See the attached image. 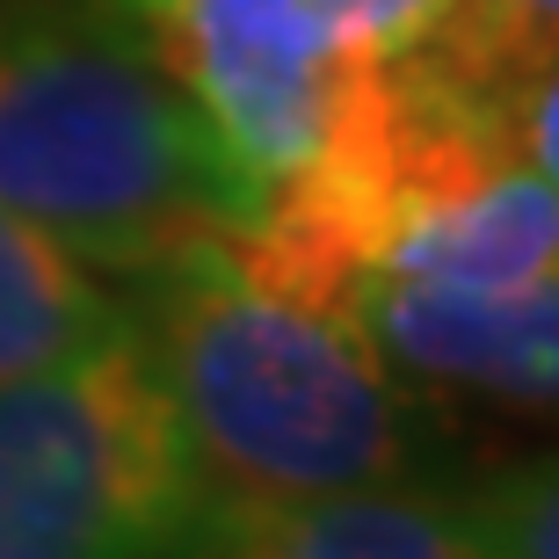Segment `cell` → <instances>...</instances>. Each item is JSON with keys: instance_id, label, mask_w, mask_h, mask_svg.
<instances>
[{"instance_id": "6da1fadb", "label": "cell", "mask_w": 559, "mask_h": 559, "mask_svg": "<svg viewBox=\"0 0 559 559\" xmlns=\"http://www.w3.org/2000/svg\"><path fill=\"white\" fill-rule=\"evenodd\" d=\"M124 312L204 495L298 501L436 479L415 407L364 328L270 284L226 233L131 270Z\"/></svg>"}, {"instance_id": "7a4b0ae2", "label": "cell", "mask_w": 559, "mask_h": 559, "mask_svg": "<svg viewBox=\"0 0 559 559\" xmlns=\"http://www.w3.org/2000/svg\"><path fill=\"white\" fill-rule=\"evenodd\" d=\"M270 182L131 44L44 0H0V204L66 254L131 276L248 233Z\"/></svg>"}, {"instance_id": "3957f363", "label": "cell", "mask_w": 559, "mask_h": 559, "mask_svg": "<svg viewBox=\"0 0 559 559\" xmlns=\"http://www.w3.org/2000/svg\"><path fill=\"white\" fill-rule=\"evenodd\" d=\"M197 501L131 328L0 385V559H160Z\"/></svg>"}, {"instance_id": "277c9868", "label": "cell", "mask_w": 559, "mask_h": 559, "mask_svg": "<svg viewBox=\"0 0 559 559\" xmlns=\"http://www.w3.org/2000/svg\"><path fill=\"white\" fill-rule=\"evenodd\" d=\"M131 44L197 95L233 153L276 182L320 153L378 66L407 51L436 0H44Z\"/></svg>"}, {"instance_id": "5b68a950", "label": "cell", "mask_w": 559, "mask_h": 559, "mask_svg": "<svg viewBox=\"0 0 559 559\" xmlns=\"http://www.w3.org/2000/svg\"><path fill=\"white\" fill-rule=\"evenodd\" d=\"M349 312L400 385L479 393L559 421V270L509 290L364 276Z\"/></svg>"}, {"instance_id": "8992f818", "label": "cell", "mask_w": 559, "mask_h": 559, "mask_svg": "<svg viewBox=\"0 0 559 559\" xmlns=\"http://www.w3.org/2000/svg\"><path fill=\"white\" fill-rule=\"evenodd\" d=\"M160 559H479V545L451 509V479H393L298 501L204 495Z\"/></svg>"}, {"instance_id": "52a82bcc", "label": "cell", "mask_w": 559, "mask_h": 559, "mask_svg": "<svg viewBox=\"0 0 559 559\" xmlns=\"http://www.w3.org/2000/svg\"><path fill=\"white\" fill-rule=\"evenodd\" d=\"M545 270H559V189L523 153H509V160H487L473 175H457V182L407 197L385 218L364 276L509 290Z\"/></svg>"}, {"instance_id": "ba28073f", "label": "cell", "mask_w": 559, "mask_h": 559, "mask_svg": "<svg viewBox=\"0 0 559 559\" xmlns=\"http://www.w3.org/2000/svg\"><path fill=\"white\" fill-rule=\"evenodd\" d=\"M124 328V298H109L81 254H66L44 226L0 204V385L73 364Z\"/></svg>"}, {"instance_id": "9c48e42d", "label": "cell", "mask_w": 559, "mask_h": 559, "mask_svg": "<svg viewBox=\"0 0 559 559\" xmlns=\"http://www.w3.org/2000/svg\"><path fill=\"white\" fill-rule=\"evenodd\" d=\"M559 51V0H436L407 44V66L443 95L516 131V95Z\"/></svg>"}, {"instance_id": "30bf717a", "label": "cell", "mask_w": 559, "mask_h": 559, "mask_svg": "<svg viewBox=\"0 0 559 559\" xmlns=\"http://www.w3.org/2000/svg\"><path fill=\"white\" fill-rule=\"evenodd\" d=\"M451 509L479 559H559V451L509 457L479 479H457Z\"/></svg>"}, {"instance_id": "8fae6325", "label": "cell", "mask_w": 559, "mask_h": 559, "mask_svg": "<svg viewBox=\"0 0 559 559\" xmlns=\"http://www.w3.org/2000/svg\"><path fill=\"white\" fill-rule=\"evenodd\" d=\"M516 153L559 189V51L531 73V87L516 95Z\"/></svg>"}]
</instances>
